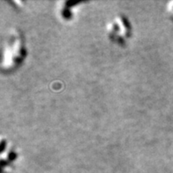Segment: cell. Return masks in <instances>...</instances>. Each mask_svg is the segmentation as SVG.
<instances>
[{
    "label": "cell",
    "instance_id": "1",
    "mask_svg": "<svg viewBox=\"0 0 173 173\" xmlns=\"http://www.w3.org/2000/svg\"><path fill=\"white\" fill-rule=\"evenodd\" d=\"M62 15L66 19H70V18H72V12L68 7H65L62 10Z\"/></svg>",
    "mask_w": 173,
    "mask_h": 173
},
{
    "label": "cell",
    "instance_id": "2",
    "mask_svg": "<svg viewBox=\"0 0 173 173\" xmlns=\"http://www.w3.org/2000/svg\"><path fill=\"white\" fill-rule=\"evenodd\" d=\"M80 3V1H72V0H67L66 3H65V5H66V7H72V5H77V4H79Z\"/></svg>",
    "mask_w": 173,
    "mask_h": 173
},
{
    "label": "cell",
    "instance_id": "3",
    "mask_svg": "<svg viewBox=\"0 0 173 173\" xmlns=\"http://www.w3.org/2000/svg\"><path fill=\"white\" fill-rule=\"evenodd\" d=\"M17 158V154L14 151H10V153L8 154V159L9 161H14Z\"/></svg>",
    "mask_w": 173,
    "mask_h": 173
},
{
    "label": "cell",
    "instance_id": "4",
    "mask_svg": "<svg viewBox=\"0 0 173 173\" xmlns=\"http://www.w3.org/2000/svg\"><path fill=\"white\" fill-rule=\"evenodd\" d=\"M123 18V22L125 24V26H126V27H127V29L128 31H130L131 30V26H130V24L128 22V20H127V18H125V17H122Z\"/></svg>",
    "mask_w": 173,
    "mask_h": 173
},
{
    "label": "cell",
    "instance_id": "5",
    "mask_svg": "<svg viewBox=\"0 0 173 173\" xmlns=\"http://www.w3.org/2000/svg\"><path fill=\"white\" fill-rule=\"evenodd\" d=\"M5 139H2L1 141V146H0V149H1V152H3L5 149Z\"/></svg>",
    "mask_w": 173,
    "mask_h": 173
},
{
    "label": "cell",
    "instance_id": "6",
    "mask_svg": "<svg viewBox=\"0 0 173 173\" xmlns=\"http://www.w3.org/2000/svg\"><path fill=\"white\" fill-rule=\"evenodd\" d=\"M113 27H114V30H115V31H118V30H119L118 26H117V24H114V26H113Z\"/></svg>",
    "mask_w": 173,
    "mask_h": 173
},
{
    "label": "cell",
    "instance_id": "7",
    "mask_svg": "<svg viewBox=\"0 0 173 173\" xmlns=\"http://www.w3.org/2000/svg\"><path fill=\"white\" fill-rule=\"evenodd\" d=\"M118 42H119L121 44H123V43H124V40H123V38H121V37H120V38H118Z\"/></svg>",
    "mask_w": 173,
    "mask_h": 173
}]
</instances>
